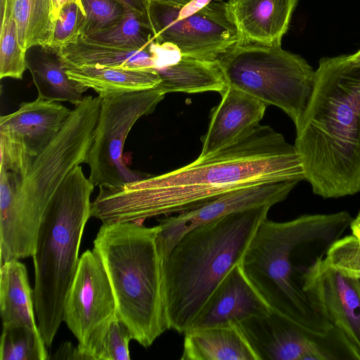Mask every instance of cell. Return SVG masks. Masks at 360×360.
I'll return each instance as SVG.
<instances>
[{
  "instance_id": "cell-1",
  "label": "cell",
  "mask_w": 360,
  "mask_h": 360,
  "mask_svg": "<svg viewBox=\"0 0 360 360\" xmlns=\"http://www.w3.org/2000/svg\"><path fill=\"white\" fill-rule=\"evenodd\" d=\"M304 180L294 145L259 124L217 151L170 172L121 187H100L91 217L102 223L134 221L179 214L248 186Z\"/></svg>"
},
{
  "instance_id": "cell-2",
  "label": "cell",
  "mask_w": 360,
  "mask_h": 360,
  "mask_svg": "<svg viewBox=\"0 0 360 360\" xmlns=\"http://www.w3.org/2000/svg\"><path fill=\"white\" fill-rule=\"evenodd\" d=\"M304 180L325 199L360 192V64L349 55L324 57L295 125Z\"/></svg>"
},
{
  "instance_id": "cell-3",
  "label": "cell",
  "mask_w": 360,
  "mask_h": 360,
  "mask_svg": "<svg viewBox=\"0 0 360 360\" xmlns=\"http://www.w3.org/2000/svg\"><path fill=\"white\" fill-rule=\"evenodd\" d=\"M271 207L225 215L185 233L163 259L168 328L189 330L228 273L240 264Z\"/></svg>"
},
{
  "instance_id": "cell-4",
  "label": "cell",
  "mask_w": 360,
  "mask_h": 360,
  "mask_svg": "<svg viewBox=\"0 0 360 360\" xmlns=\"http://www.w3.org/2000/svg\"><path fill=\"white\" fill-rule=\"evenodd\" d=\"M94 185L80 165L66 176L48 205L32 255L34 303L39 330L47 347L63 322L64 305L76 274L86 224L91 217Z\"/></svg>"
},
{
  "instance_id": "cell-5",
  "label": "cell",
  "mask_w": 360,
  "mask_h": 360,
  "mask_svg": "<svg viewBox=\"0 0 360 360\" xmlns=\"http://www.w3.org/2000/svg\"><path fill=\"white\" fill-rule=\"evenodd\" d=\"M157 233L158 226L103 223L94 240L93 250L112 288L117 315L130 329L132 339L146 348L169 330Z\"/></svg>"
},
{
  "instance_id": "cell-6",
  "label": "cell",
  "mask_w": 360,
  "mask_h": 360,
  "mask_svg": "<svg viewBox=\"0 0 360 360\" xmlns=\"http://www.w3.org/2000/svg\"><path fill=\"white\" fill-rule=\"evenodd\" d=\"M347 211L304 214L286 221L264 220L258 228L240 266L271 309L302 327L325 332L332 326L312 309L293 278L291 256L300 245L333 241L350 227Z\"/></svg>"
},
{
  "instance_id": "cell-7",
  "label": "cell",
  "mask_w": 360,
  "mask_h": 360,
  "mask_svg": "<svg viewBox=\"0 0 360 360\" xmlns=\"http://www.w3.org/2000/svg\"><path fill=\"white\" fill-rule=\"evenodd\" d=\"M101 98L86 96L55 139L32 158L10 212L0 218V264L32 257L45 210L68 174L85 163Z\"/></svg>"
},
{
  "instance_id": "cell-8",
  "label": "cell",
  "mask_w": 360,
  "mask_h": 360,
  "mask_svg": "<svg viewBox=\"0 0 360 360\" xmlns=\"http://www.w3.org/2000/svg\"><path fill=\"white\" fill-rule=\"evenodd\" d=\"M217 62L227 85L266 105L279 108L295 125L311 95L315 70L299 55L281 46L237 44Z\"/></svg>"
},
{
  "instance_id": "cell-9",
  "label": "cell",
  "mask_w": 360,
  "mask_h": 360,
  "mask_svg": "<svg viewBox=\"0 0 360 360\" xmlns=\"http://www.w3.org/2000/svg\"><path fill=\"white\" fill-rule=\"evenodd\" d=\"M165 96L156 87L101 98L85 162L94 186L121 187L150 176L129 168L124 162L123 149L134 124L141 117L152 113Z\"/></svg>"
},
{
  "instance_id": "cell-10",
  "label": "cell",
  "mask_w": 360,
  "mask_h": 360,
  "mask_svg": "<svg viewBox=\"0 0 360 360\" xmlns=\"http://www.w3.org/2000/svg\"><path fill=\"white\" fill-rule=\"evenodd\" d=\"M259 360H349L354 348L340 329L316 332L271 310L238 324Z\"/></svg>"
},
{
  "instance_id": "cell-11",
  "label": "cell",
  "mask_w": 360,
  "mask_h": 360,
  "mask_svg": "<svg viewBox=\"0 0 360 360\" xmlns=\"http://www.w3.org/2000/svg\"><path fill=\"white\" fill-rule=\"evenodd\" d=\"M116 314V300L105 266L94 250H87L79 257L63 311V322L77 340L84 359L93 360L101 334Z\"/></svg>"
},
{
  "instance_id": "cell-12",
  "label": "cell",
  "mask_w": 360,
  "mask_h": 360,
  "mask_svg": "<svg viewBox=\"0 0 360 360\" xmlns=\"http://www.w3.org/2000/svg\"><path fill=\"white\" fill-rule=\"evenodd\" d=\"M301 287L315 313L342 330L360 350V290L347 277L318 257L304 271Z\"/></svg>"
},
{
  "instance_id": "cell-13",
  "label": "cell",
  "mask_w": 360,
  "mask_h": 360,
  "mask_svg": "<svg viewBox=\"0 0 360 360\" xmlns=\"http://www.w3.org/2000/svg\"><path fill=\"white\" fill-rule=\"evenodd\" d=\"M298 181L259 184L225 193L192 210L166 217L158 226L157 242L164 257L187 231L238 211L284 200Z\"/></svg>"
},
{
  "instance_id": "cell-14",
  "label": "cell",
  "mask_w": 360,
  "mask_h": 360,
  "mask_svg": "<svg viewBox=\"0 0 360 360\" xmlns=\"http://www.w3.org/2000/svg\"><path fill=\"white\" fill-rule=\"evenodd\" d=\"M173 35L183 56L209 60H216L239 40L222 0H214L186 18L179 17Z\"/></svg>"
},
{
  "instance_id": "cell-15",
  "label": "cell",
  "mask_w": 360,
  "mask_h": 360,
  "mask_svg": "<svg viewBox=\"0 0 360 360\" xmlns=\"http://www.w3.org/2000/svg\"><path fill=\"white\" fill-rule=\"evenodd\" d=\"M271 310L240 264L223 279L190 330L239 324Z\"/></svg>"
},
{
  "instance_id": "cell-16",
  "label": "cell",
  "mask_w": 360,
  "mask_h": 360,
  "mask_svg": "<svg viewBox=\"0 0 360 360\" xmlns=\"http://www.w3.org/2000/svg\"><path fill=\"white\" fill-rule=\"evenodd\" d=\"M72 110L57 101L37 99L0 117V134L21 146L34 157L58 134Z\"/></svg>"
},
{
  "instance_id": "cell-17",
  "label": "cell",
  "mask_w": 360,
  "mask_h": 360,
  "mask_svg": "<svg viewBox=\"0 0 360 360\" xmlns=\"http://www.w3.org/2000/svg\"><path fill=\"white\" fill-rule=\"evenodd\" d=\"M211 115L202 137L200 156L207 155L231 143L260 123L266 105L251 95L227 85Z\"/></svg>"
},
{
  "instance_id": "cell-18",
  "label": "cell",
  "mask_w": 360,
  "mask_h": 360,
  "mask_svg": "<svg viewBox=\"0 0 360 360\" xmlns=\"http://www.w3.org/2000/svg\"><path fill=\"white\" fill-rule=\"evenodd\" d=\"M299 0H228L238 44L281 46Z\"/></svg>"
},
{
  "instance_id": "cell-19",
  "label": "cell",
  "mask_w": 360,
  "mask_h": 360,
  "mask_svg": "<svg viewBox=\"0 0 360 360\" xmlns=\"http://www.w3.org/2000/svg\"><path fill=\"white\" fill-rule=\"evenodd\" d=\"M184 335L181 360H259L238 324L191 329Z\"/></svg>"
},
{
  "instance_id": "cell-20",
  "label": "cell",
  "mask_w": 360,
  "mask_h": 360,
  "mask_svg": "<svg viewBox=\"0 0 360 360\" xmlns=\"http://www.w3.org/2000/svg\"><path fill=\"white\" fill-rule=\"evenodd\" d=\"M65 67L70 79L92 89L101 98L154 89L160 82L159 74L152 68L131 69L100 65Z\"/></svg>"
},
{
  "instance_id": "cell-21",
  "label": "cell",
  "mask_w": 360,
  "mask_h": 360,
  "mask_svg": "<svg viewBox=\"0 0 360 360\" xmlns=\"http://www.w3.org/2000/svg\"><path fill=\"white\" fill-rule=\"evenodd\" d=\"M26 52L27 67L38 92V97L51 101H66L75 106L84 99L88 88L70 79L58 49L34 48Z\"/></svg>"
},
{
  "instance_id": "cell-22",
  "label": "cell",
  "mask_w": 360,
  "mask_h": 360,
  "mask_svg": "<svg viewBox=\"0 0 360 360\" xmlns=\"http://www.w3.org/2000/svg\"><path fill=\"white\" fill-rule=\"evenodd\" d=\"M160 77L157 86L165 94L172 92L221 93L227 86L217 60L198 59L181 55L175 61L156 70Z\"/></svg>"
},
{
  "instance_id": "cell-23",
  "label": "cell",
  "mask_w": 360,
  "mask_h": 360,
  "mask_svg": "<svg viewBox=\"0 0 360 360\" xmlns=\"http://www.w3.org/2000/svg\"><path fill=\"white\" fill-rule=\"evenodd\" d=\"M33 294L22 263L12 259L1 265L0 314L3 326H25L39 330Z\"/></svg>"
},
{
  "instance_id": "cell-24",
  "label": "cell",
  "mask_w": 360,
  "mask_h": 360,
  "mask_svg": "<svg viewBox=\"0 0 360 360\" xmlns=\"http://www.w3.org/2000/svg\"><path fill=\"white\" fill-rule=\"evenodd\" d=\"M65 66L100 65L131 69H155L150 49H127L90 41L79 37L76 43L58 49Z\"/></svg>"
},
{
  "instance_id": "cell-25",
  "label": "cell",
  "mask_w": 360,
  "mask_h": 360,
  "mask_svg": "<svg viewBox=\"0 0 360 360\" xmlns=\"http://www.w3.org/2000/svg\"><path fill=\"white\" fill-rule=\"evenodd\" d=\"M12 11L25 51L34 46L49 47L54 29L51 0H12Z\"/></svg>"
},
{
  "instance_id": "cell-26",
  "label": "cell",
  "mask_w": 360,
  "mask_h": 360,
  "mask_svg": "<svg viewBox=\"0 0 360 360\" xmlns=\"http://www.w3.org/2000/svg\"><path fill=\"white\" fill-rule=\"evenodd\" d=\"M80 37L107 46L137 50L148 49L155 41L150 16L131 11L111 27Z\"/></svg>"
},
{
  "instance_id": "cell-27",
  "label": "cell",
  "mask_w": 360,
  "mask_h": 360,
  "mask_svg": "<svg viewBox=\"0 0 360 360\" xmlns=\"http://www.w3.org/2000/svg\"><path fill=\"white\" fill-rule=\"evenodd\" d=\"M147 0H82L86 17L80 37H88L117 24L128 11L150 16Z\"/></svg>"
},
{
  "instance_id": "cell-28",
  "label": "cell",
  "mask_w": 360,
  "mask_h": 360,
  "mask_svg": "<svg viewBox=\"0 0 360 360\" xmlns=\"http://www.w3.org/2000/svg\"><path fill=\"white\" fill-rule=\"evenodd\" d=\"M0 78L22 79L27 67L12 11V0H0Z\"/></svg>"
},
{
  "instance_id": "cell-29",
  "label": "cell",
  "mask_w": 360,
  "mask_h": 360,
  "mask_svg": "<svg viewBox=\"0 0 360 360\" xmlns=\"http://www.w3.org/2000/svg\"><path fill=\"white\" fill-rule=\"evenodd\" d=\"M46 347L39 330L25 326H3L1 360H46Z\"/></svg>"
},
{
  "instance_id": "cell-30",
  "label": "cell",
  "mask_w": 360,
  "mask_h": 360,
  "mask_svg": "<svg viewBox=\"0 0 360 360\" xmlns=\"http://www.w3.org/2000/svg\"><path fill=\"white\" fill-rule=\"evenodd\" d=\"M129 327L116 314L108 323L94 352V360H129Z\"/></svg>"
},
{
  "instance_id": "cell-31",
  "label": "cell",
  "mask_w": 360,
  "mask_h": 360,
  "mask_svg": "<svg viewBox=\"0 0 360 360\" xmlns=\"http://www.w3.org/2000/svg\"><path fill=\"white\" fill-rule=\"evenodd\" d=\"M327 263L343 275L360 279V238L352 234L338 238L328 247Z\"/></svg>"
},
{
  "instance_id": "cell-32",
  "label": "cell",
  "mask_w": 360,
  "mask_h": 360,
  "mask_svg": "<svg viewBox=\"0 0 360 360\" xmlns=\"http://www.w3.org/2000/svg\"><path fill=\"white\" fill-rule=\"evenodd\" d=\"M86 15L76 4H69L60 11L55 22L49 47L58 49L77 41Z\"/></svg>"
},
{
  "instance_id": "cell-33",
  "label": "cell",
  "mask_w": 360,
  "mask_h": 360,
  "mask_svg": "<svg viewBox=\"0 0 360 360\" xmlns=\"http://www.w3.org/2000/svg\"><path fill=\"white\" fill-rule=\"evenodd\" d=\"M53 359H84L78 347H75L70 342L61 345L56 352Z\"/></svg>"
},
{
  "instance_id": "cell-34",
  "label": "cell",
  "mask_w": 360,
  "mask_h": 360,
  "mask_svg": "<svg viewBox=\"0 0 360 360\" xmlns=\"http://www.w3.org/2000/svg\"><path fill=\"white\" fill-rule=\"evenodd\" d=\"M72 4H76L79 6L82 12L86 15L82 0H51V20L54 25L63 8Z\"/></svg>"
},
{
  "instance_id": "cell-35",
  "label": "cell",
  "mask_w": 360,
  "mask_h": 360,
  "mask_svg": "<svg viewBox=\"0 0 360 360\" xmlns=\"http://www.w3.org/2000/svg\"><path fill=\"white\" fill-rule=\"evenodd\" d=\"M212 1L214 0H191L184 6L181 7L179 13V18H186L193 15Z\"/></svg>"
},
{
  "instance_id": "cell-36",
  "label": "cell",
  "mask_w": 360,
  "mask_h": 360,
  "mask_svg": "<svg viewBox=\"0 0 360 360\" xmlns=\"http://www.w3.org/2000/svg\"><path fill=\"white\" fill-rule=\"evenodd\" d=\"M350 229L352 234L360 238V211L352 221Z\"/></svg>"
},
{
  "instance_id": "cell-37",
  "label": "cell",
  "mask_w": 360,
  "mask_h": 360,
  "mask_svg": "<svg viewBox=\"0 0 360 360\" xmlns=\"http://www.w3.org/2000/svg\"><path fill=\"white\" fill-rule=\"evenodd\" d=\"M147 1L173 5L175 6H184L191 0H147Z\"/></svg>"
},
{
  "instance_id": "cell-38",
  "label": "cell",
  "mask_w": 360,
  "mask_h": 360,
  "mask_svg": "<svg viewBox=\"0 0 360 360\" xmlns=\"http://www.w3.org/2000/svg\"><path fill=\"white\" fill-rule=\"evenodd\" d=\"M350 59L354 63L360 64V49L356 53L349 55Z\"/></svg>"
},
{
  "instance_id": "cell-39",
  "label": "cell",
  "mask_w": 360,
  "mask_h": 360,
  "mask_svg": "<svg viewBox=\"0 0 360 360\" xmlns=\"http://www.w3.org/2000/svg\"><path fill=\"white\" fill-rule=\"evenodd\" d=\"M358 281V285H359V290H360V279H357Z\"/></svg>"
}]
</instances>
